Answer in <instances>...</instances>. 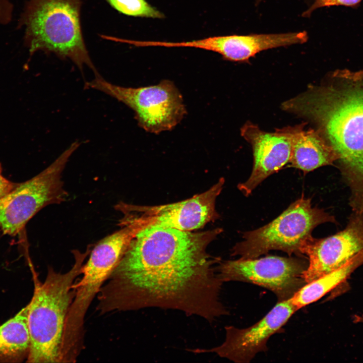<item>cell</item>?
I'll return each instance as SVG.
<instances>
[{"label": "cell", "instance_id": "obj_1", "mask_svg": "<svg viewBox=\"0 0 363 363\" xmlns=\"http://www.w3.org/2000/svg\"><path fill=\"white\" fill-rule=\"evenodd\" d=\"M222 231L159 226L140 230L98 293L103 314L147 308L180 311L209 322L228 314L220 298V259L207 252Z\"/></svg>", "mask_w": 363, "mask_h": 363}, {"label": "cell", "instance_id": "obj_2", "mask_svg": "<svg viewBox=\"0 0 363 363\" xmlns=\"http://www.w3.org/2000/svg\"><path fill=\"white\" fill-rule=\"evenodd\" d=\"M282 106L313 123L337 159L363 179V87L310 86Z\"/></svg>", "mask_w": 363, "mask_h": 363}, {"label": "cell", "instance_id": "obj_3", "mask_svg": "<svg viewBox=\"0 0 363 363\" xmlns=\"http://www.w3.org/2000/svg\"><path fill=\"white\" fill-rule=\"evenodd\" d=\"M83 0H26L17 29L24 28L23 44L30 57L35 52L53 53L69 59L82 70L99 75L83 38L81 10Z\"/></svg>", "mask_w": 363, "mask_h": 363}, {"label": "cell", "instance_id": "obj_4", "mask_svg": "<svg viewBox=\"0 0 363 363\" xmlns=\"http://www.w3.org/2000/svg\"><path fill=\"white\" fill-rule=\"evenodd\" d=\"M75 262L65 273L49 267L43 282L35 279L28 304L30 348L27 362H61L65 322L75 295L73 285L81 274L88 252L74 253Z\"/></svg>", "mask_w": 363, "mask_h": 363}, {"label": "cell", "instance_id": "obj_5", "mask_svg": "<svg viewBox=\"0 0 363 363\" xmlns=\"http://www.w3.org/2000/svg\"><path fill=\"white\" fill-rule=\"evenodd\" d=\"M130 244L124 232L116 231L100 240L91 251L82 268L80 279L73 285L75 295L67 316L63 349L76 353L83 347L84 322L95 296L116 268Z\"/></svg>", "mask_w": 363, "mask_h": 363}, {"label": "cell", "instance_id": "obj_6", "mask_svg": "<svg viewBox=\"0 0 363 363\" xmlns=\"http://www.w3.org/2000/svg\"><path fill=\"white\" fill-rule=\"evenodd\" d=\"M334 221L333 217L303 196L292 203L274 220L258 229L246 232L243 240L231 250V255L256 258L271 250L302 256L301 250L318 225Z\"/></svg>", "mask_w": 363, "mask_h": 363}, {"label": "cell", "instance_id": "obj_7", "mask_svg": "<svg viewBox=\"0 0 363 363\" xmlns=\"http://www.w3.org/2000/svg\"><path fill=\"white\" fill-rule=\"evenodd\" d=\"M74 142L50 165L31 179L18 184L0 199V228L14 236L44 207L65 202L68 194L64 187L63 172L72 155L79 147Z\"/></svg>", "mask_w": 363, "mask_h": 363}, {"label": "cell", "instance_id": "obj_8", "mask_svg": "<svg viewBox=\"0 0 363 363\" xmlns=\"http://www.w3.org/2000/svg\"><path fill=\"white\" fill-rule=\"evenodd\" d=\"M86 86L128 106L134 111L138 125L150 133L158 134L173 129L186 113L182 95L169 80L132 88L111 84L97 75Z\"/></svg>", "mask_w": 363, "mask_h": 363}, {"label": "cell", "instance_id": "obj_9", "mask_svg": "<svg viewBox=\"0 0 363 363\" xmlns=\"http://www.w3.org/2000/svg\"><path fill=\"white\" fill-rule=\"evenodd\" d=\"M308 265L301 259L269 256L220 262L217 270L223 282L253 283L271 290L280 301L290 299L307 283L303 274Z\"/></svg>", "mask_w": 363, "mask_h": 363}, {"label": "cell", "instance_id": "obj_10", "mask_svg": "<svg viewBox=\"0 0 363 363\" xmlns=\"http://www.w3.org/2000/svg\"><path fill=\"white\" fill-rule=\"evenodd\" d=\"M224 183L220 178L207 191L179 202L158 206L120 204L119 210L138 220L143 228L159 226L191 231L218 218L215 202Z\"/></svg>", "mask_w": 363, "mask_h": 363}, {"label": "cell", "instance_id": "obj_11", "mask_svg": "<svg viewBox=\"0 0 363 363\" xmlns=\"http://www.w3.org/2000/svg\"><path fill=\"white\" fill-rule=\"evenodd\" d=\"M298 310L290 299L278 301L259 321L244 329L225 327V338L220 345L211 349L190 350L195 353H215L236 363H248L259 352L266 351L269 338L281 330Z\"/></svg>", "mask_w": 363, "mask_h": 363}, {"label": "cell", "instance_id": "obj_12", "mask_svg": "<svg viewBox=\"0 0 363 363\" xmlns=\"http://www.w3.org/2000/svg\"><path fill=\"white\" fill-rule=\"evenodd\" d=\"M301 253L308 259L303 274L307 283L339 269L363 256V220H355L346 229L324 238L312 236Z\"/></svg>", "mask_w": 363, "mask_h": 363}, {"label": "cell", "instance_id": "obj_13", "mask_svg": "<svg viewBox=\"0 0 363 363\" xmlns=\"http://www.w3.org/2000/svg\"><path fill=\"white\" fill-rule=\"evenodd\" d=\"M242 137L252 146L254 165L249 178L238 185L248 196L263 180L289 162L292 150L291 126L267 132L251 122L241 129Z\"/></svg>", "mask_w": 363, "mask_h": 363}, {"label": "cell", "instance_id": "obj_14", "mask_svg": "<svg viewBox=\"0 0 363 363\" xmlns=\"http://www.w3.org/2000/svg\"><path fill=\"white\" fill-rule=\"evenodd\" d=\"M306 31L281 33L229 35L197 40L198 48L218 53L226 60L248 62L262 51L307 42Z\"/></svg>", "mask_w": 363, "mask_h": 363}, {"label": "cell", "instance_id": "obj_15", "mask_svg": "<svg viewBox=\"0 0 363 363\" xmlns=\"http://www.w3.org/2000/svg\"><path fill=\"white\" fill-rule=\"evenodd\" d=\"M306 123L291 126L292 150L289 163L292 167L308 172L331 164L337 156L331 146L317 130H305Z\"/></svg>", "mask_w": 363, "mask_h": 363}, {"label": "cell", "instance_id": "obj_16", "mask_svg": "<svg viewBox=\"0 0 363 363\" xmlns=\"http://www.w3.org/2000/svg\"><path fill=\"white\" fill-rule=\"evenodd\" d=\"M28 304L0 326V362H20L27 359L30 348Z\"/></svg>", "mask_w": 363, "mask_h": 363}, {"label": "cell", "instance_id": "obj_17", "mask_svg": "<svg viewBox=\"0 0 363 363\" xmlns=\"http://www.w3.org/2000/svg\"><path fill=\"white\" fill-rule=\"evenodd\" d=\"M363 264V256L349 262L339 269L306 283L290 298L297 310L317 301L345 281Z\"/></svg>", "mask_w": 363, "mask_h": 363}, {"label": "cell", "instance_id": "obj_18", "mask_svg": "<svg viewBox=\"0 0 363 363\" xmlns=\"http://www.w3.org/2000/svg\"><path fill=\"white\" fill-rule=\"evenodd\" d=\"M112 8L124 15L135 17L161 19L162 13L146 0H105Z\"/></svg>", "mask_w": 363, "mask_h": 363}, {"label": "cell", "instance_id": "obj_19", "mask_svg": "<svg viewBox=\"0 0 363 363\" xmlns=\"http://www.w3.org/2000/svg\"><path fill=\"white\" fill-rule=\"evenodd\" d=\"M362 0H314L311 5L304 11L301 16L310 18L317 9L333 6H355Z\"/></svg>", "mask_w": 363, "mask_h": 363}, {"label": "cell", "instance_id": "obj_20", "mask_svg": "<svg viewBox=\"0 0 363 363\" xmlns=\"http://www.w3.org/2000/svg\"><path fill=\"white\" fill-rule=\"evenodd\" d=\"M14 5L9 0H0V24L7 25L12 20Z\"/></svg>", "mask_w": 363, "mask_h": 363}, {"label": "cell", "instance_id": "obj_21", "mask_svg": "<svg viewBox=\"0 0 363 363\" xmlns=\"http://www.w3.org/2000/svg\"><path fill=\"white\" fill-rule=\"evenodd\" d=\"M17 184L8 180L2 175L0 165V199L11 192Z\"/></svg>", "mask_w": 363, "mask_h": 363}, {"label": "cell", "instance_id": "obj_22", "mask_svg": "<svg viewBox=\"0 0 363 363\" xmlns=\"http://www.w3.org/2000/svg\"><path fill=\"white\" fill-rule=\"evenodd\" d=\"M263 1H264V0H255V4L256 6H258ZM304 1H305V2H306L308 4V6L309 7L313 3L314 0H304Z\"/></svg>", "mask_w": 363, "mask_h": 363}, {"label": "cell", "instance_id": "obj_23", "mask_svg": "<svg viewBox=\"0 0 363 363\" xmlns=\"http://www.w3.org/2000/svg\"><path fill=\"white\" fill-rule=\"evenodd\" d=\"M354 321L356 323H363V315H355L354 317Z\"/></svg>", "mask_w": 363, "mask_h": 363}]
</instances>
